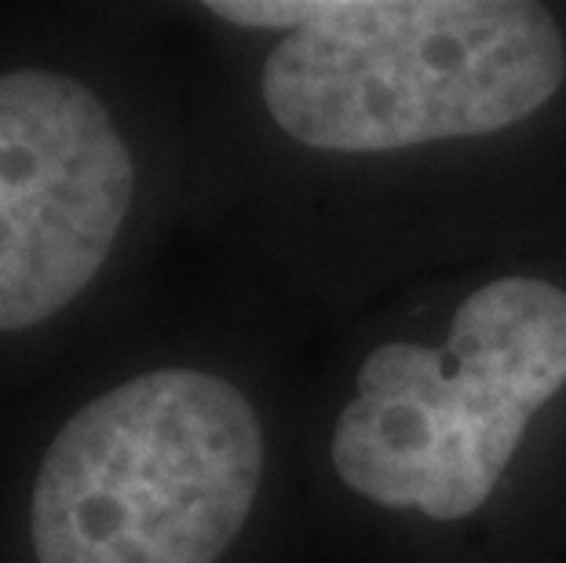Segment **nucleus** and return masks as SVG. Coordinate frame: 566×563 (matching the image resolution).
Listing matches in <instances>:
<instances>
[{"mask_svg":"<svg viewBox=\"0 0 566 563\" xmlns=\"http://www.w3.org/2000/svg\"><path fill=\"white\" fill-rule=\"evenodd\" d=\"M263 428L234 385L150 369L59 428L33 483L38 563H216L252 512Z\"/></svg>","mask_w":566,"mask_h":563,"instance_id":"nucleus-3","label":"nucleus"},{"mask_svg":"<svg viewBox=\"0 0 566 563\" xmlns=\"http://www.w3.org/2000/svg\"><path fill=\"white\" fill-rule=\"evenodd\" d=\"M111 111L66 74H0V330L52 319L99 274L132 206Z\"/></svg>","mask_w":566,"mask_h":563,"instance_id":"nucleus-4","label":"nucleus"},{"mask_svg":"<svg viewBox=\"0 0 566 563\" xmlns=\"http://www.w3.org/2000/svg\"><path fill=\"white\" fill-rule=\"evenodd\" d=\"M566 388V290L486 282L439 347H373L333 428V465L355 494L453 523L497 490L530 421Z\"/></svg>","mask_w":566,"mask_h":563,"instance_id":"nucleus-2","label":"nucleus"},{"mask_svg":"<svg viewBox=\"0 0 566 563\" xmlns=\"http://www.w3.org/2000/svg\"><path fill=\"white\" fill-rule=\"evenodd\" d=\"M216 19L293 30L263 66V103L315 150L380 154L490 136L537 114L566 41L530 0H212Z\"/></svg>","mask_w":566,"mask_h":563,"instance_id":"nucleus-1","label":"nucleus"}]
</instances>
